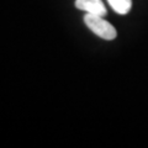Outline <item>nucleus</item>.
Returning a JSON list of instances; mask_svg holds the SVG:
<instances>
[{
	"mask_svg": "<svg viewBox=\"0 0 148 148\" xmlns=\"http://www.w3.org/2000/svg\"><path fill=\"white\" fill-rule=\"evenodd\" d=\"M84 22L96 36L101 37V38L108 40V41L116 38V36H117L116 29H115L110 22L106 21L104 16L86 14L84 16Z\"/></svg>",
	"mask_w": 148,
	"mask_h": 148,
	"instance_id": "nucleus-1",
	"label": "nucleus"
},
{
	"mask_svg": "<svg viewBox=\"0 0 148 148\" xmlns=\"http://www.w3.org/2000/svg\"><path fill=\"white\" fill-rule=\"evenodd\" d=\"M75 6L86 14H92V15L105 16L108 14V10L101 0H77Z\"/></svg>",
	"mask_w": 148,
	"mask_h": 148,
	"instance_id": "nucleus-2",
	"label": "nucleus"
},
{
	"mask_svg": "<svg viewBox=\"0 0 148 148\" xmlns=\"http://www.w3.org/2000/svg\"><path fill=\"white\" fill-rule=\"evenodd\" d=\"M110 6L120 15H126L131 10L132 0H108Z\"/></svg>",
	"mask_w": 148,
	"mask_h": 148,
	"instance_id": "nucleus-3",
	"label": "nucleus"
}]
</instances>
